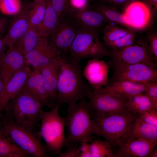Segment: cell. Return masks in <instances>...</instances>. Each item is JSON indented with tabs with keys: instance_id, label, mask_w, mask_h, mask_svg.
Returning a JSON list of instances; mask_svg holds the SVG:
<instances>
[{
	"instance_id": "cell-17",
	"label": "cell",
	"mask_w": 157,
	"mask_h": 157,
	"mask_svg": "<svg viewBox=\"0 0 157 157\" xmlns=\"http://www.w3.org/2000/svg\"><path fill=\"white\" fill-rule=\"evenodd\" d=\"M24 57L14 48H8L2 55L0 59V76L3 81L4 87L14 73L26 64Z\"/></svg>"
},
{
	"instance_id": "cell-35",
	"label": "cell",
	"mask_w": 157,
	"mask_h": 157,
	"mask_svg": "<svg viewBox=\"0 0 157 157\" xmlns=\"http://www.w3.org/2000/svg\"><path fill=\"white\" fill-rule=\"evenodd\" d=\"M138 116L145 122L157 126V108H153L146 110Z\"/></svg>"
},
{
	"instance_id": "cell-37",
	"label": "cell",
	"mask_w": 157,
	"mask_h": 157,
	"mask_svg": "<svg viewBox=\"0 0 157 157\" xmlns=\"http://www.w3.org/2000/svg\"><path fill=\"white\" fill-rule=\"evenodd\" d=\"M89 0H69V6L71 13L75 11L88 8Z\"/></svg>"
},
{
	"instance_id": "cell-10",
	"label": "cell",
	"mask_w": 157,
	"mask_h": 157,
	"mask_svg": "<svg viewBox=\"0 0 157 157\" xmlns=\"http://www.w3.org/2000/svg\"><path fill=\"white\" fill-rule=\"evenodd\" d=\"M108 64H134L143 63L156 67L157 60L148 45L142 41L123 48L110 51Z\"/></svg>"
},
{
	"instance_id": "cell-14",
	"label": "cell",
	"mask_w": 157,
	"mask_h": 157,
	"mask_svg": "<svg viewBox=\"0 0 157 157\" xmlns=\"http://www.w3.org/2000/svg\"><path fill=\"white\" fill-rule=\"evenodd\" d=\"M46 38L41 37L35 47L24 56L26 64L38 69L61 54Z\"/></svg>"
},
{
	"instance_id": "cell-20",
	"label": "cell",
	"mask_w": 157,
	"mask_h": 157,
	"mask_svg": "<svg viewBox=\"0 0 157 157\" xmlns=\"http://www.w3.org/2000/svg\"><path fill=\"white\" fill-rule=\"evenodd\" d=\"M123 14L130 20L131 28L139 30L146 27L151 18V13L148 7L140 1H134L129 4Z\"/></svg>"
},
{
	"instance_id": "cell-3",
	"label": "cell",
	"mask_w": 157,
	"mask_h": 157,
	"mask_svg": "<svg viewBox=\"0 0 157 157\" xmlns=\"http://www.w3.org/2000/svg\"><path fill=\"white\" fill-rule=\"evenodd\" d=\"M64 118L68 133L64 146L67 147L84 141L91 142L94 131L89 102L83 99L68 106Z\"/></svg>"
},
{
	"instance_id": "cell-40",
	"label": "cell",
	"mask_w": 157,
	"mask_h": 157,
	"mask_svg": "<svg viewBox=\"0 0 157 157\" xmlns=\"http://www.w3.org/2000/svg\"><path fill=\"white\" fill-rule=\"evenodd\" d=\"M90 142L84 141L80 143L79 147V157H92Z\"/></svg>"
},
{
	"instance_id": "cell-15",
	"label": "cell",
	"mask_w": 157,
	"mask_h": 157,
	"mask_svg": "<svg viewBox=\"0 0 157 157\" xmlns=\"http://www.w3.org/2000/svg\"><path fill=\"white\" fill-rule=\"evenodd\" d=\"M109 67L103 60L93 58L87 63L82 71L83 75L92 88L98 89L107 83Z\"/></svg>"
},
{
	"instance_id": "cell-9",
	"label": "cell",
	"mask_w": 157,
	"mask_h": 157,
	"mask_svg": "<svg viewBox=\"0 0 157 157\" xmlns=\"http://www.w3.org/2000/svg\"><path fill=\"white\" fill-rule=\"evenodd\" d=\"M107 64L113 71L112 76L109 80H125L140 83L157 81L156 67L143 63Z\"/></svg>"
},
{
	"instance_id": "cell-42",
	"label": "cell",
	"mask_w": 157,
	"mask_h": 157,
	"mask_svg": "<svg viewBox=\"0 0 157 157\" xmlns=\"http://www.w3.org/2000/svg\"><path fill=\"white\" fill-rule=\"evenodd\" d=\"M6 46L3 41V38L0 36V59L3 54L5 52Z\"/></svg>"
},
{
	"instance_id": "cell-28",
	"label": "cell",
	"mask_w": 157,
	"mask_h": 157,
	"mask_svg": "<svg viewBox=\"0 0 157 157\" xmlns=\"http://www.w3.org/2000/svg\"><path fill=\"white\" fill-rule=\"evenodd\" d=\"M47 1H33L27 4L26 15L30 27L35 28L41 23L46 11Z\"/></svg>"
},
{
	"instance_id": "cell-21",
	"label": "cell",
	"mask_w": 157,
	"mask_h": 157,
	"mask_svg": "<svg viewBox=\"0 0 157 157\" xmlns=\"http://www.w3.org/2000/svg\"><path fill=\"white\" fill-rule=\"evenodd\" d=\"M72 16L78 27L86 28L97 32V29L108 22L100 12L88 9L73 12Z\"/></svg>"
},
{
	"instance_id": "cell-47",
	"label": "cell",
	"mask_w": 157,
	"mask_h": 157,
	"mask_svg": "<svg viewBox=\"0 0 157 157\" xmlns=\"http://www.w3.org/2000/svg\"><path fill=\"white\" fill-rule=\"evenodd\" d=\"M48 0H39V1L47 2Z\"/></svg>"
},
{
	"instance_id": "cell-1",
	"label": "cell",
	"mask_w": 157,
	"mask_h": 157,
	"mask_svg": "<svg viewBox=\"0 0 157 157\" xmlns=\"http://www.w3.org/2000/svg\"><path fill=\"white\" fill-rule=\"evenodd\" d=\"M63 54L57 85L56 105L68 106L88 97L92 87L84 79L80 61Z\"/></svg>"
},
{
	"instance_id": "cell-12",
	"label": "cell",
	"mask_w": 157,
	"mask_h": 157,
	"mask_svg": "<svg viewBox=\"0 0 157 157\" xmlns=\"http://www.w3.org/2000/svg\"><path fill=\"white\" fill-rule=\"evenodd\" d=\"M157 140L127 138L117 142L112 148L115 157H149Z\"/></svg>"
},
{
	"instance_id": "cell-30",
	"label": "cell",
	"mask_w": 157,
	"mask_h": 157,
	"mask_svg": "<svg viewBox=\"0 0 157 157\" xmlns=\"http://www.w3.org/2000/svg\"><path fill=\"white\" fill-rule=\"evenodd\" d=\"M96 9L102 14L108 22L131 28L130 20L123 13L102 5L97 6Z\"/></svg>"
},
{
	"instance_id": "cell-16",
	"label": "cell",
	"mask_w": 157,
	"mask_h": 157,
	"mask_svg": "<svg viewBox=\"0 0 157 157\" xmlns=\"http://www.w3.org/2000/svg\"><path fill=\"white\" fill-rule=\"evenodd\" d=\"M31 72L29 65L26 64L7 82L0 96V115L7 104L23 88Z\"/></svg>"
},
{
	"instance_id": "cell-45",
	"label": "cell",
	"mask_w": 157,
	"mask_h": 157,
	"mask_svg": "<svg viewBox=\"0 0 157 157\" xmlns=\"http://www.w3.org/2000/svg\"><path fill=\"white\" fill-rule=\"evenodd\" d=\"M110 1L118 4H122L124 3L128 0H110Z\"/></svg>"
},
{
	"instance_id": "cell-8",
	"label": "cell",
	"mask_w": 157,
	"mask_h": 157,
	"mask_svg": "<svg viewBox=\"0 0 157 157\" xmlns=\"http://www.w3.org/2000/svg\"><path fill=\"white\" fill-rule=\"evenodd\" d=\"M91 115H102L125 111L128 98L92 88L88 97Z\"/></svg>"
},
{
	"instance_id": "cell-44",
	"label": "cell",
	"mask_w": 157,
	"mask_h": 157,
	"mask_svg": "<svg viewBox=\"0 0 157 157\" xmlns=\"http://www.w3.org/2000/svg\"><path fill=\"white\" fill-rule=\"evenodd\" d=\"M4 87V83L3 81L0 76V96L3 90Z\"/></svg>"
},
{
	"instance_id": "cell-5",
	"label": "cell",
	"mask_w": 157,
	"mask_h": 157,
	"mask_svg": "<svg viewBox=\"0 0 157 157\" xmlns=\"http://www.w3.org/2000/svg\"><path fill=\"white\" fill-rule=\"evenodd\" d=\"M0 127L5 131L22 149L35 157L51 156L42 141L39 131L33 130L21 125L2 113L0 115Z\"/></svg>"
},
{
	"instance_id": "cell-43",
	"label": "cell",
	"mask_w": 157,
	"mask_h": 157,
	"mask_svg": "<svg viewBox=\"0 0 157 157\" xmlns=\"http://www.w3.org/2000/svg\"><path fill=\"white\" fill-rule=\"evenodd\" d=\"M157 157V148L156 147L154 148L151 151L149 157Z\"/></svg>"
},
{
	"instance_id": "cell-25",
	"label": "cell",
	"mask_w": 157,
	"mask_h": 157,
	"mask_svg": "<svg viewBox=\"0 0 157 157\" xmlns=\"http://www.w3.org/2000/svg\"><path fill=\"white\" fill-rule=\"evenodd\" d=\"M58 15L49 0L47 2L45 13L40 24L35 28L41 37L47 38L56 26L59 21Z\"/></svg>"
},
{
	"instance_id": "cell-19",
	"label": "cell",
	"mask_w": 157,
	"mask_h": 157,
	"mask_svg": "<svg viewBox=\"0 0 157 157\" xmlns=\"http://www.w3.org/2000/svg\"><path fill=\"white\" fill-rule=\"evenodd\" d=\"M26 5H24L11 22L3 41L8 48H11L17 41L30 27L26 15Z\"/></svg>"
},
{
	"instance_id": "cell-4",
	"label": "cell",
	"mask_w": 157,
	"mask_h": 157,
	"mask_svg": "<svg viewBox=\"0 0 157 157\" xmlns=\"http://www.w3.org/2000/svg\"><path fill=\"white\" fill-rule=\"evenodd\" d=\"M136 115L127 111L105 115H91L94 134L104 138L112 148L117 142L128 137Z\"/></svg>"
},
{
	"instance_id": "cell-24",
	"label": "cell",
	"mask_w": 157,
	"mask_h": 157,
	"mask_svg": "<svg viewBox=\"0 0 157 157\" xmlns=\"http://www.w3.org/2000/svg\"><path fill=\"white\" fill-rule=\"evenodd\" d=\"M30 156L20 148L0 127V157H27Z\"/></svg>"
},
{
	"instance_id": "cell-6",
	"label": "cell",
	"mask_w": 157,
	"mask_h": 157,
	"mask_svg": "<svg viewBox=\"0 0 157 157\" xmlns=\"http://www.w3.org/2000/svg\"><path fill=\"white\" fill-rule=\"evenodd\" d=\"M59 107L56 105L49 111L43 110L39 129L47 149L50 153L58 156L62 152L66 138L65 119L59 115Z\"/></svg>"
},
{
	"instance_id": "cell-23",
	"label": "cell",
	"mask_w": 157,
	"mask_h": 157,
	"mask_svg": "<svg viewBox=\"0 0 157 157\" xmlns=\"http://www.w3.org/2000/svg\"><path fill=\"white\" fill-rule=\"evenodd\" d=\"M128 138L157 140V126L145 122L137 115L132 122Z\"/></svg>"
},
{
	"instance_id": "cell-33",
	"label": "cell",
	"mask_w": 157,
	"mask_h": 157,
	"mask_svg": "<svg viewBox=\"0 0 157 157\" xmlns=\"http://www.w3.org/2000/svg\"><path fill=\"white\" fill-rule=\"evenodd\" d=\"M21 8L19 0H1L0 2V10L6 14H16Z\"/></svg>"
},
{
	"instance_id": "cell-2",
	"label": "cell",
	"mask_w": 157,
	"mask_h": 157,
	"mask_svg": "<svg viewBox=\"0 0 157 157\" xmlns=\"http://www.w3.org/2000/svg\"><path fill=\"white\" fill-rule=\"evenodd\" d=\"M45 106L24 87L7 104L2 113L17 123L38 131L41 115Z\"/></svg>"
},
{
	"instance_id": "cell-48",
	"label": "cell",
	"mask_w": 157,
	"mask_h": 157,
	"mask_svg": "<svg viewBox=\"0 0 157 157\" xmlns=\"http://www.w3.org/2000/svg\"><path fill=\"white\" fill-rule=\"evenodd\" d=\"M34 1H39V0H34Z\"/></svg>"
},
{
	"instance_id": "cell-32",
	"label": "cell",
	"mask_w": 157,
	"mask_h": 157,
	"mask_svg": "<svg viewBox=\"0 0 157 157\" xmlns=\"http://www.w3.org/2000/svg\"><path fill=\"white\" fill-rule=\"evenodd\" d=\"M136 34L135 31L132 29L126 35L121 39L111 43L107 47L112 50L120 49L131 46L135 43Z\"/></svg>"
},
{
	"instance_id": "cell-11",
	"label": "cell",
	"mask_w": 157,
	"mask_h": 157,
	"mask_svg": "<svg viewBox=\"0 0 157 157\" xmlns=\"http://www.w3.org/2000/svg\"><path fill=\"white\" fill-rule=\"evenodd\" d=\"M79 27L71 15L60 17L54 30L46 38L49 43L61 54L67 53Z\"/></svg>"
},
{
	"instance_id": "cell-7",
	"label": "cell",
	"mask_w": 157,
	"mask_h": 157,
	"mask_svg": "<svg viewBox=\"0 0 157 157\" xmlns=\"http://www.w3.org/2000/svg\"><path fill=\"white\" fill-rule=\"evenodd\" d=\"M69 57L80 61L83 58L102 59L108 56L110 51L99 40L97 32L79 27L68 52Z\"/></svg>"
},
{
	"instance_id": "cell-13",
	"label": "cell",
	"mask_w": 157,
	"mask_h": 157,
	"mask_svg": "<svg viewBox=\"0 0 157 157\" xmlns=\"http://www.w3.org/2000/svg\"><path fill=\"white\" fill-rule=\"evenodd\" d=\"M62 58V54L56 56L39 69L49 96L52 108L57 105V85Z\"/></svg>"
},
{
	"instance_id": "cell-31",
	"label": "cell",
	"mask_w": 157,
	"mask_h": 157,
	"mask_svg": "<svg viewBox=\"0 0 157 157\" xmlns=\"http://www.w3.org/2000/svg\"><path fill=\"white\" fill-rule=\"evenodd\" d=\"M90 142L92 157H115L111 147L107 141L97 139Z\"/></svg>"
},
{
	"instance_id": "cell-38",
	"label": "cell",
	"mask_w": 157,
	"mask_h": 157,
	"mask_svg": "<svg viewBox=\"0 0 157 157\" xmlns=\"http://www.w3.org/2000/svg\"><path fill=\"white\" fill-rule=\"evenodd\" d=\"M80 143L72 145L67 147L65 151L58 156L59 157H79V147Z\"/></svg>"
},
{
	"instance_id": "cell-41",
	"label": "cell",
	"mask_w": 157,
	"mask_h": 157,
	"mask_svg": "<svg viewBox=\"0 0 157 157\" xmlns=\"http://www.w3.org/2000/svg\"><path fill=\"white\" fill-rule=\"evenodd\" d=\"M8 22L9 19L7 17L0 15V36L6 29Z\"/></svg>"
},
{
	"instance_id": "cell-36",
	"label": "cell",
	"mask_w": 157,
	"mask_h": 157,
	"mask_svg": "<svg viewBox=\"0 0 157 157\" xmlns=\"http://www.w3.org/2000/svg\"><path fill=\"white\" fill-rule=\"evenodd\" d=\"M157 107V81H152L146 91L144 93Z\"/></svg>"
},
{
	"instance_id": "cell-50",
	"label": "cell",
	"mask_w": 157,
	"mask_h": 157,
	"mask_svg": "<svg viewBox=\"0 0 157 157\" xmlns=\"http://www.w3.org/2000/svg\"></svg>"
},
{
	"instance_id": "cell-26",
	"label": "cell",
	"mask_w": 157,
	"mask_h": 157,
	"mask_svg": "<svg viewBox=\"0 0 157 157\" xmlns=\"http://www.w3.org/2000/svg\"><path fill=\"white\" fill-rule=\"evenodd\" d=\"M153 108L157 107L144 93L135 95L127 99L126 109L132 114L138 115L144 111Z\"/></svg>"
},
{
	"instance_id": "cell-27",
	"label": "cell",
	"mask_w": 157,
	"mask_h": 157,
	"mask_svg": "<svg viewBox=\"0 0 157 157\" xmlns=\"http://www.w3.org/2000/svg\"><path fill=\"white\" fill-rule=\"evenodd\" d=\"M41 38L35 28L30 27L17 41L13 48L25 56L35 47Z\"/></svg>"
},
{
	"instance_id": "cell-34",
	"label": "cell",
	"mask_w": 157,
	"mask_h": 157,
	"mask_svg": "<svg viewBox=\"0 0 157 157\" xmlns=\"http://www.w3.org/2000/svg\"><path fill=\"white\" fill-rule=\"evenodd\" d=\"M56 12L59 18L71 15L69 6V0H49Z\"/></svg>"
},
{
	"instance_id": "cell-49",
	"label": "cell",
	"mask_w": 157,
	"mask_h": 157,
	"mask_svg": "<svg viewBox=\"0 0 157 157\" xmlns=\"http://www.w3.org/2000/svg\"><path fill=\"white\" fill-rule=\"evenodd\" d=\"M1 0H0V1H1Z\"/></svg>"
},
{
	"instance_id": "cell-29",
	"label": "cell",
	"mask_w": 157,
	"mask_h": 157,
	"mask_svg": "<svg viewBox=\"0 0 157 157\" xmlns=\"http://www.w3.org/2000/svg\"><path fill=\"white\" fill-rule=\"evenodd\" d=\"M132 30L121 27L115 24L108 22L103 30V44L107 47L110 44L121 39Z\"/></svg>"
},
{
	"instance_id": "cell-22",
	"label": "cell",
	"mask_w": 157,
	"mask_h": 157,
	"mask_svg": "<svg viewBox=\"0 0 157 157\" xmlns=\"http://www.w3.org/2000/svg\"><path fill=\"white\" fill-rule=\"evenodd\" d=\"M24 87L32 95L51 109L52 105L40 70L34 69L27 79Z\"/></svg>"
},
{
	"instance_id": "cell-18",
	"label": "cell",
	"mask_w": 157,
	"mask_h": 157,
	"mask_svg": "<svg viewBox=\"0 0 157 157\" xmlns=\"http://www.w3.org/2000/svg\"><path fill=\"white\" fill-rule=\"evenodd\" d=\"M152 81L140 83L125 80H108L105 87L100 89L128 98L133 95L144 92Z\"/></svg>"
},
{
	"instance_id": "cell-39",
	"label": "cell",
	"mask_w": 157,
	"mask_h": 157,
	"mask_svg": "<svg viewBox=\"0 0 157 157\" xmlns=\"http://www.w3.org/2000/svg\"><path fill=\"white\" fill-rule=\"evenodd\" d=\"M148 44L151 51L157 60V35L156 33L151 34L148 38Z\"/></svg>"
},
{
	"instance_id": "cell-46",
	"label": "cell",
	"mask_w": 157,
	"mask_h": 157,
	"mask_svg": "<svg viewBox=\"0 0 157 157\" xmlns=\"http://www.w3.org/2000/svg\"><path fill=\"white\" fill-rule=\"evenodd\" d=\"M151 4L153 6L154 8L157 9V0H149Z\"/></svg>"
}]
</instances>
